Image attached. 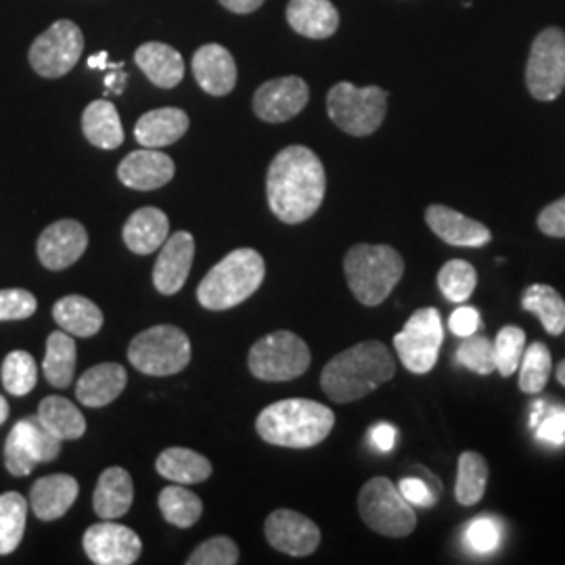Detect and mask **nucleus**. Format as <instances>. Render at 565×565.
<instances>
[{"label":"nucleus","mask_w":565,"mask_h":565,"mask_svg":"<svg viewBox=\"0 0 565 565\" xmlns=\"http://www.w3.org/2000/svg\"><path fill=\"white\" fill-rule=\"evenodd\" d=\"M327 174L319 156L302 147H285L266 174V200L270 212L285 224L306 223L323 205Z\"/></svg>","instance_id":"f257e3e1"},{"label":"nucleus","mask_w":565,"mask_h":565,"mask_svg":"<svg viewBox=\"0 0 565 565\" xmlns=\"http://www.w3.org/2000/svg\"><path fill=\"white\" fill-rule=\"evenodd\" d=\"M135 501V484L126 469L121 467H107L99 476V482L93 494L95 513L102 520H120Z\"/></svg>","instance_id":"bb28decb"},{"label":"nucleus","mask_w":565,"mask_h":565,"mask_svg":"<svg viewBox=\"0 0 565 565\" xmlns=\"http://www.w3.org/2000/svg\"><path fill=\"white\" fill-rule=\"evenodd\" d=\"M310 102V88L298 76L264 82L254 93V114L268 124L296 118Z\"/></svg>","instance_id":"dca6fc26"},{"label":"nucleus","mask_w":565,"mask_h":565,"mask_svg":"<svg viewBox=\"0 0 565 565\" xmlns=\"http://www.w3.org/2000/svg\"><path fill=\"white\" fill-rule=\"evenodd\" d=\"M88 247V233L78 221H57L46 226L36 243L39 260L44 268L60 273L78 263Z\"/></svg>","instance_id":"f3484780"},{"label":"nucleus","mask_w":565,"mask_h":565,"mask_svg":"<svg viewBox=\"0 0 565 565\" xmlns=\"http://www.w3.org/2000/svg\"><path fill=\"white\" fill-rule=\"evenodd\" d=\"M218 2L223 4L224 9H228L231 13H237V15L254 13L264 4V0H218Z\"/></svg>","instance_id":"864d4df0"},{"label":"nucleus","mask_w":565,"mask_h":565,"mask_svg":"<svg viewBox=\"0 0 565 565\" xmlns=\"http://www.w3.org/2000/svg\"><path fill=\"white\" fill-rule=\"evenodd\" d=\"M39 419L61 443L81 440L86 434V419L81 408L63 396H46L39 406Z\"/></svg>","instance_id":"473e14b6"},{"label":"nucleus","mask_w":565,"mask_h":565,"mask_svg":"<svg viewBox=\"0 0 565 565\" xmlns=\"http://www.w3.org/2000/svg\"><path fill=\"white\" fill-rule=\"evenodd\" d=\"M359 513L373 532L390 539H404L417 527V515L413 505L401 494L398 486L382 476L371 478L361 488Z\"/></svg>","instance_id":"6e6552de"},{"label":"nucleus","mask_w":565,"mask_h":565,"mask_svg":"<svg viewBox=\"0 0 565 565\" xmlns=\"http://www.w3.org/2000/svg\"><path fill=\"white\" fill-rule=\"evenodd\" d=\"M36 308V296L28 289H0V323L30 319Z\"/></svg>","instance_id":"c03bdc74"},{"label":"nucleus","mask_w":565,"mask_h":565,"mask_svg":"<svg viewBox=\"0 0 565 565\" xmlns=\"http://www.w3.org/2000/svg\"><path fill=\"white\" fill-rule=\"evenodd\" d=\"M553 373V356L543 342L527 345L520 363V390L524 394H541Z\"/></svg>","instance_id":"4c0bfd02"},{"label":"nucleus","mask_w":565,"mask_h":565,"mask_svg":"<svg viewBox=\"0 0 565 565\" xmlns=\"http://www.w3.org/2000/svg\"><path fill=\"white\" fill-rule=\"evenodd\" d=\"M28 524V503L20 492L0 494V555L20 546Z\"/></svg>","instance_id":"e433bc0d"},{"label":"nucleus","mask_w":565,"mask_h":565,"mask_svg":"<svg viewBox=\"0 0 565 565\" xmlns=\"http://www.w3.org/2000/svg\"><path fill=\"white\" fill-rule=\"evenodd\" d=\"M76 356H78V348H76L74 335L65 331L51 333L46 340V354L42 363L46 382L57 390L70 387L74 382L76 363H78Z\"/></svg>","instance_id":"2f4dec72"},{"label":"nucleus","mask_w":565,"mask_h":565,"mask_svg":"<svg viewBox=\"0 0 565 565\" xmlns=\"http://www.w3.org/2000/svg\"><path fill=\"white\" fill-rule=\"evenodd\" d=\"M239 562V546L228 536H214L198 546L186 564L189 565H235Z\"/></svg>","instance_id":"37998d69"},{"label":"nucleus","mask_w":565,"mask_h":565,"mask_svg":"<svg viewBox=\"0 0 565 565\" xmlns=\"http://www.w3.org/2000/svg\"><path fill=\"white\" fill-rule=\"evenodd\" d=\"M335 425V415L329 406L287 398L268 404L256 419V431L266 445L282 448H312L327 440Z\"/></svg>","instance_id":"7ed1b4c3"},{"label":"nucleus","mask_w":565,"mask_h":565,"mask_svg":"<svg viewBox=\"0 0 565 565\" xmlns=\"http://www.w3.org/2000/svg\"><path fill=\"white\" fill-rule=\"evenodd\" d=\"M135 61L149 82L160 88H174L184 78L182 55L170 44L145 42L137 49Z\"/></svg>","instance_id":"cd10ccee"},{"label":"nucleus","mask_w":565,"mask_h":565,"mask_svg":"<svg viewBox=\"0 0 565 565\" xmlns=\"http://www.w3.org/2000/svg\"><path fill=\"white\" fill-rule=\"evenodd\" d=\"M488 473L490 469L484 457L480 452L465 450L459 457V473L455 484V497L459 505H478L484 499Z\"/></svg>","instance_id":"f704fd0d"},{"label":"nucleus","mask_w":565,"mask_h":565,"mask_svg":"<svg viewBox=\"0 0 565 565\" xmlns=\"http://www.w3.org/2000/svg\"><path fill=\"white\" fill-rule=\"evenodd\" d=\"M61 440L55 438L39 415L25 417L7 436L4 443V467L11 476L25 478L36 465L51 463L60 457Z\"/></svg>","instance_id":"f8f14e48"},{"label":"nucleus","mask_w":565,"mask_h":565,"mask_svg":"<svg viewBox=\"0 0 565 565\" xmlns=\"http://www.w3.org/2000/svg\"><path fill=\"white\" fill-rule=\"evenodd\" d=\"M189 130V116L179 107H160L142 114L135 126V139L147 149H162L181 141Z\"/></svg>","instance_id":"b1692460"},{"label":"nucleus","mask_w":565,"mask_h":565,"mask_svg":"<svg viewBox=\"0 0 565 565\" xmlns=\"http://www.w3.org/2000/svg\"><path fill=\"white\" fill-rule=\"evenodd\" d=\"M107 53L102 51L99 55H93L90 60H88V67H93V70H107Z\"/></svg>","instance_id":"5fc2aeb1"},{"label":"nucleus","mask_w":565,"mask_h":565,"mask_svg":"<svg viewBox=\"0 0 565 565\" xmlns=\"http://www.w3.org/2000/svg\"><path fill=\"white\" fill-rule=\"evenodd\" d=\"M84 51L82 30L70 20L55 21L30 46V65L42 78H61L70 74Z\"/></svg>","instance_id":"ddd939ff"},{"label":"nucleus","mask_w":565,"mask_h":565,"mask_svg":"<svg viewBox=\"0 0 565 565\" xmlns=\"http://www.w3.org/2000/svg\"><path fill=\"white\" fill-rule=\"evenodd\" d=\"M396 375L387 345L377 340L356 343L324 364L321 387L333 403H356Z\"/></svg>","instance_id":"f03ea898"},{"label":"nucleus","mask_w":565,"mask_h":565,"mask_svg":"<svg viewBox=\"0 0 565 565\" xmlns=\"http://www.w3.org/2000/svg\"><path fill=\"white\" fill-rule=\"evenodd\" d=\"M9 419V404L4 401V396L0 394V425Z\"/></svg>","instance_id":"6e6d98bb"},{"label":"nucleus","mask_w":565,"mask_h":565,"mask_svg":"<svg viewBox=\"0 0 565 565\" xmlns=\"http://www.w3.org/2000/svg\"><path fill=\"white\" fill-rule=\"evenodd\" d=\"M525 86L536 102H555L565 88V32L546 28L532 42Z\"/></svg>","instance_id":"9d476101"},{"label":"nucleus","mask_w":565,"mask_h":565,"mask_svg":"<svg viewBox=\"0 0 565 565\" xmlns=\"http://www.w3.org/2000/svg\"><path fill=\"white\" fill-rule=\"evenodd\" d=\"M158 505L163 520L177 527H191L198 524L203 513L202 499L182 484L166 486L160 492Z\"/></svg>","instance_id":"c9c22d12"},{"label":"nucleus","mask_w":565,"mask_h":565,"mask_svg":"<svg viewBox=\"0 0 565 565\" xmlns=\"http://www.w3.org/2000/svg\"><path fill=\"white\" fill-rule=\"evenodd\" d=\"M522 308L539 317L548 335H562L565 331V300L562 294L543 282L530 285L522 296Z\"/></svg>","instance_id":"72a5a7b5"},{"label":"nucleus","mask_w":565,"mask_h":565,"mask_svg":"<svg viewBox=\"0 0 565 565\" xmlns=\"http://www.w3.org/2000/svg\"><path fill=\"white\" fill-rule=\"evenodd\" d=\"M81 494V484L67 473H53L36 480L30 490V507L41 522L63 518Z\"/></svg>","instance_id":"4be33fe9"},{"label":"nucleus","mask_w":565,"mask_h":565,"mask_svg":"<svg viewBox=\"0 0 565 565\" xmlns=\"http://www.w3.org/2000/svg\"><path fill=\"white\" fill-rule=\"evenodd\" d=\"M343 273L354 298L363 306L384 303L404 275L403 256L392 245L359 243L348 249Z\"/></svg>","instance_id":"39448f33"},{"label":"nucleus","mask_w":565,"mask_h":565,"mask_svg":"<svg viewBox=\"0 0 565 565\" xmlns=\"http://www.w3.org/2000/svg\"><path fill=\"white\" fill-rule=\"evenodd\" d=\"M128 375L126 369L118 363H102L86 373H82L76 384L78 403L90 408H102L114 403L126 390Z\"/></svg>","instance_id":"a878e982"},{"label":"nucleus","mask_w":565,"mask_h":565,"mask_svg":"<svg viewBox=\"0 0 565 565\" xmlns=\"http://www.w3.org/2000/svg\"><path fill=\"white\" fill-rule=\"evenodd\" d=\"M193 76L207 95L224 97L237 84V63L221 44H203L191 61Z\"/></svg>","instance_id":"412c9836"},{"label":"nucleus","mask_w":565,"mask_h":565,"mask_svg":"<svg viewBox=\"0 0 565 565\" xmlns=\"http://www.w3.org/2000/svg\"><path fill=\"white\" fill-rule=\"evenodd\" d=\"M492 342H494V354H497V371L503 377H511L520 369L522 356H524V329L515 324H507L497 333Z\"/></svg>","instance_id":"a19ab883"},{"label":"nucleus","mask_w":565,"mask_h":565,"mask_svg":"<svg viewBox=\"0 0 565 565\" xmlns=\"http://www.w3.org/2000/svg\"><path fill=\"white\" fill-rule=\"evenodd\" d=\"M425 223L431 228V233H436L448 245L484 247L492 242V233L486 224L440 203H434L425 210Z\"/></svg>","instance_id":"aec40b11"},{"label":"nucleus","mask_w":565,"mask_h":565,"mask_svg":"<svg viewBox=\"0 0 565 565\" xmlns=\"http://www.w3.org/2000/svg\"><path fill=\"white\" fill-rule=\"evenodd\" d=\"M310 348L291 331H275L252 345L247 366L263 382H291L302 377L310 366Z\"/></svg>","instance_id":"1a4fd4ad"},{"label":"nucleus","mask_w":565,"mask_h":565,"mask_svg":"<svg viewBox=\"0 0 565 565\" xmlns=\"http://www.w3.org/2000/svg\"><path fill=\"white\" fill-rule=\"evenodd\" d=\"M53 319L74 338H93L102 331L103 312L84 296H65L53 306Z\"/></svg>","instance_id":"c756f323"},{"label":"nucleus","mask_w":565,"mask_h":565,"mask_svg":"<svg viewBox=\"0 0 565 565\" xmlns=\"http://www.w3.org/2000/svg\"><path fill=\"white\" fill-rule=\"evenodd\" d=\"M195 256V239L191 233L179 231L163 242L153 268V285L163 296L179 294L189 279Z\"/></svg>","instance_id":"a211bd4d"},{"label":"nucleus","mask_w":565,"mask_h":565,"mask_svg":"<svg viewBox=\"0 0 565 565\" xmlns=\"http://www.w3.org/2000/svg\"><path fill=\"white\" fill-rule=\"evenodd\" d=\"M555 375H557V382H559V384L564 385L565 387V361H562V363L557 364V371H555Z\"/></svg>","instance_id":"4d7b16f0"},{"label":"nucleus","mask_w":565,"mask_h":565,"mask_svg":"<svg viewBox=\"0 0 565 565\" xmlns=\"http://www.w3.org/2000/svg\"><path fill=\"white\" fill-rule=\"evenodd\" d=\"M268 545L291 557H308L321 545V530L294 509H277L264 524Z\"/></svg>","instance_id":"2eb2a0df"},{"label":"nucleus","mask_w":565,"mask_h":565,"mask_svg":"<svg viewBox=\"0 0 565 565\" xmlns=\"http://www.w3.org/2000/svg\"><path fill=\"white\" fill-rule=\"evenodd\" d=\"M448 327L457 338H469L478 331L480 327V312L471 306H461L457 308L450 319H448Z\"/></svg>","instance_id":"8fccbe9b"},{"label":"nucleus","mask_w":565,"mask_h":565,"mask_svg":"<svg viewBox=\"0 0 565 565\" xmlns=\"http://www.w3.org/2000/svg\"><path fill=\"white\" fill-rule=\"evenodd\" d=\"M369 438H371V445L375 446L377 450L390 452V450H394V446H396L398 429H396L394 425L377 424L375 427H371Z\"/></svg>","instance_id":"3c124183"},{"label":"nucleus","mask_w":565,"mask_h":565,"mask_svg":"<svg viewBox=\"0 0 565 565\" xmlns=\"http://www.w3.org/2000/svg\"><path fill=\"white\" fill-rule=\"evenodd\" d=\"M174 172H177V166L170 156H166L158 149L142 147L121 160L118 179L128 189L153 191V189H162L172 181Z\"/></svg>","instance_id":"6ab92c4d"},{"label":"nucleus","mask_w":565,"mask_h":565,"mask_svg":"<svg viewBox=\"0 0 565 565\" xmlns=\"http://www.w3.org/2000/svg\"><path fill=\"white\" fill-rule=\"evenodd\" d=\"M264 275V258L256 249H235L203 277L198 300L207 310L235 308L260 289Z\"/></svg>","instance_id":"20e7f679"},{"label":"nucleus","mask_w":565,"mask_h":565,"mask_svg":"<svg viewBox=\"0 0 565 565\" xmlns=\"http://www.w3.org/2000/svg\"><path fill=\"white\" fill-rule=\"evenodd\" d=\"M327 114L350 137H369L382 128L387 114V93L380 86L359 88L335 84L327 95Z\"/></svg>","instance_id":"423d86ee"},{"label":"nucleus","mask_w":565,"mask_h":565,"mask_svg":"<svg viewBox=\"0 0 565 565\" xmlns=\"http://www.w3.org/2000/svg\"><path fill=\"white\" fill-rule=\"evenodd\" d=\"M107 67L111 70V74H109V76L105 78V86H107V93L120 95L121 90H124V86H126V81H128L126 72H121L124 63H109Z\"/></svg>","instance_id":"603ef678"},{"label":"nucleus","mask_w":565,"mask_h":565,"mask_svg":"<svg viewBox=\"0 0 565 565\" xmlns=\"http://www.w3.org/2000/svg\"><path fill=\"white\" fill-rule=\"evenodd\" d=\"M287 23L300 36L324 41L338 32L340 13L331 0H289Z\"/></svg>","instance_id":"5701e85b"},{"label":"nucleus","mask_w":565,"mask_h":565,"mask_svg":"<svg viewBox=\"0 0 565 565\" xmlns=\"http://www.w3.org/2000/svg\"><path fill=\"white\" fill-rule=\"evenodd\" d=\"M82 546L86 557L97 565L135 564L142 553L141 539L135 530L103 520L84 532Z\"/></svg>","instance_id":"4468645a"},{"label":"nucleus","mask_w":565,"mask_h":565,"mask_svg":"<svg viewBox=\"0 0 565 565\" xmlns=\"http://www.w3.org/2000/svg\"><path fill=\"white\" fill-rule=\"evenodd\" d=\"M536 438L546 445H565V408H546L543 419L534 427Z\"/></svg>","instance_id":"49530a36"},{"label":"nucleus","mask_w":565,"mask_h":565,"mask_svg":"<svg viewBox=\"0 0 565 565\" xmlns=\"http://www.w3.org/2000/svg\"><path fill=\"white\" fill-rule=\"evenodd\" d=\"M82 132L97 149H118L124 142L120 114L111 102H93L82 114Z\"/></svg>","instance_id":"c85d7f7f"},{"label":"nucleus","mask_w":565,"mask_h":565,"mask_svg":"<svg viewBox=\"0 0 565 565\" xmlns=\"http://www.w3.org/2000/svg\"><path fill=\"white\" fill-rule=\"evenodd\" d=\"M465 539L467 545L471 546L476 553H492L497 551V546L501 543V530L488 518H478L465 530Z\"/></svg>","instance_id":"a18cd8bd"},{"label":"nucleus","mask_w":565,"mask_h":565,"mask_svg":"<svg viewBox=\"0 0 565 565\" xmlns=\"http://www.w3.org/2000/svg\"><path fill=\"white\" fill-rule=\"evenodd\" d=\"M539 228L546 237L565 239V198L557 202L548 203L545 210L539 214Z\"/></svg>","instance_id":"de8ad7c7"},{"label":"nucleus","mask_w":565,"mask_h":565,"mask_svg":"<svg viewBox=\"0 0 565 565\" xmlns=\"http://www.w3.org/2000/svg\"><path fill=\"white\" fill-rule=\"evenodd\" d=\"M124 243L137 256H149L162 247L170 235L168 216L160 207H141L124 224Z\"/></svg>","instance_id":"393cba45"},{"label":"nucleus","mask_w":565,"mask_h":565,"mask_svg":"<svg viewBox=\"0 0 565 565\" xmlns=\"http://www.w3.org/2000/svg\"><path fill=\"white\" fill-rule=\"evenodd\" d=\"M457 363L463 364L465 369L478 373V375H490L497 371V354H494V342L486 335H469L457 350Z\"/></svg>","instance_id":"79ce46f5"},{"label":"nucleus","mask_w":565,"mask_h":565,"mask_svg":"<svg viewBox=\"0 0 565 565\" xmlns=\"http://www.w3.org/2000/svg\"><path fill=\"white\" fill-rule=\"evenodd\" d=\"M128 361L151 377L177 375L191 363V342L179 327L158 324L145 329L130 342Z\"/></svg>","instance_id":"0eeeda50"},{"label":"nucleus","mask_w":565,"mask_h":565,"mask_svg":"<svg viewBox=\"0 0 565 565\" xmlns=\"http://www.w3.org/2000/svg\"><path fill=\"white\" fill-rule=\"evenodd\" d=\"M158 473L174 484H202L212 476V463L191 448H168L156 461Z\"/></svg>","instance_id":"7c9ffc66"},{"label":"nucleus","mask_w":565,"mask_h":565,"mask_svg":"<svg viewBox=\"0 0 565 565\" xmlns=\"http://www.w3.org/2000/svg\"><path fill=\"white\" fill-rule=\"evenodd\" d=\"M398 490H401V494L413 507H424V509H427V507H434L436 499H438L422 478H403L398 482Z\"/></svg>","instance_id":"09e8293b"},{"label":"nucleus","mask_w":565,"mask_h":565,"mask_svg":"<svg viewBox=\"0 0 565 565\" xmlns=\"http://www.w3.org/2000/svg\"><path fill=\"white\" fill-rule=\"evenodd\" d=\"M445 342L443 317L436 308L417 310L401 333L394 335V348L406 371L415 375L429 373L440 356V348Z\"/></svg>","instance_id":"9b49d317"},{"label":"nucleus","mask_w":565,"mask_h":565,"mask_svg":"<svg viewBox=\"0 0 565 565\" xmlns=\"http://www.w3.org/2000/svg\"><path fill=\"white\" fill-rule=\"evenodd\" d=\"M39 382V366L30 352L15 350L2 361V385L13 396L30 394Z\"/></svg>","instance_id":"58836bf2"},{"label":"nucleus","mask_w":565,"mask_h":565,"mask_svg":"<svg viewBox=\"0 0 565 565\" xmlns=\"http://www.w3.org/2000/svg\"><path fill=\"white\" fill-rule=\"evenodd\" d=\"M476 285H478V273L465 260H448L438 273V287L448 302H467Z\"/></svg>","instance_id":"ea45409f"}]
</instances>
